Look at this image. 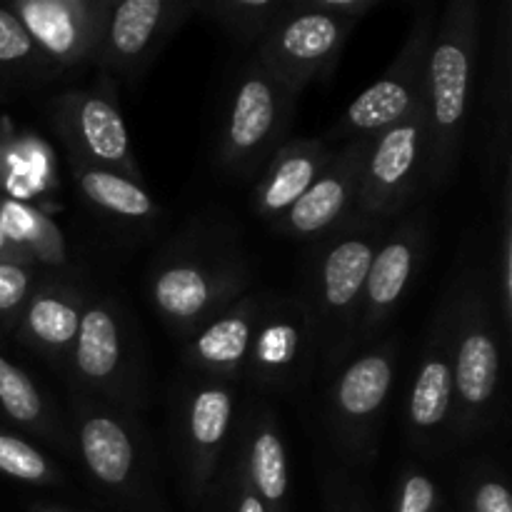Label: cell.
<instances>
[{
	"label": "cell",
	"instance_id": "cell-1",
	"mask_svg": "<svg viewBox=\"0 0 512 512\" xmlns=\"http://www.w3.org/2000/svg\"><path fill=\"white\" fill-rule=\"evenodd\" d=\"M483 43V5L450 0L435 25L425 68L423 108L428 120L423 195L438 193L455 180L468 130L470 98Z\"/></svg>",
	"mask_w": 512,
	"mask_h": 512
},
{
	"label": "cell",
	"instance_id": "cell-2",
	"mask_svg": "<svg viewBox=\"0 0 512 512\" xmlns=\"http://www.w3.org/2000/svg\"><path fill=\"white\" fill-rule=\"evenodd\" d=\"M450 320L455 408L450 440L465 443L495 423L503 383V338L495 283L478 263H465L443 298Z\"/></svg>",
	"mask_w": 512,
	"mask_h": 512
},
{
	"label": "cell",
	"instance_id": "cell-3",
	"mask_svg": "<svg viewBox=\"0 0 512 512\" xmlns=\"http://www.w3.org/2000/svg\"><path fill=\"white\" fill-rule=\"evenodd\" d=\"M253 285V265L228 230L175 240L155 263L148 295L155 313L180 338L223 313Z\"/></svg>",
	"mask_w": 512,
	"mask_h": 512
},
{
	"label": "cell",
	"instance_id": "cell-4",
	"mask_svg": "<svg viewBox=\"0 0 512 512\" xmlns=\"http://www.w3.org/2000/svg\"><path fill=\"white\" fill-rule=\"evenodd\" d=\"M388 225L353 215L318 238L315 245L300 300L308 308L313 323L318 368L323 378L353 358L360 295L375 250L388 235Z\"/></svg>",
	"mask_w": 512,
	"mask_h": 512
},
{
	"label": "cell",
	"instance_id": "cell-5",
	"mask_svg": "<svg viewBox=\"0 0 512 512\" xmlns=\"http://www.w3.org/2000/svg\"><path fill=\"white\" fill-rule=\"evenodd\" d=\"M298 95L290 93L255 55L230 83L215 163L238 180L258 178L270 155L288 140Z\"/></svg>",
	"mask_w": 512,
	"mask_h": 512
},
{
	"label": "cell",
	"instance_id": "cell-6",
	"mask_svg": "<svg viewBox=\"0 0 512 512\" xmlns=\"http://www.w3.org/2000/svg\"><path fill=\"white\" fill-rule=\"evenodd\" d=\"M143 370L123 305L113 295L90 293L63 373L75 393L133 413L145 398Z\"/></svg>",
	"mask_w": 512,
	"mask_h": 512
},
{
	"label": "cell",
	"instance_id": "cell-7",
	"mask_svg": "<svg viewBox=\"0 0 512 512\" xmlns=\"http://www.w3.org/2000/svg\"><path fill=\"white\" fill-rule=\"evenodd\" d=\"M398 368V340H385L328 375L323 425L330 443L348 465H370L378 455Z\"/></svg>",
	"mask_w": 512,
	"mask_h": 512
},
{
	"label": "cell",
	"instance_id": "cell-8",
	"mask_svg": "<svg viewBox=\"0 0 512 512\" xmlns=\"http://www.w3.org/2000/svg\"><path fill=\"white\" fill-rule=\"evenodd\" d=\"M238 423L235 380L203 375L185 385L175 413V455L183 485L193 500H203L218 480Z\"/></svg>",
	"mask_w": 512,
	"mask_h": 512
},
{
	"label": "cell",
	"instance_id": "cell-9",
	"mask_svg": "<svg viewBox=\"0 0 512 512\" xmlns=\"http://www.w3.org/2000/svg\"><path fill=\"white\" fill-rule=\"evenodd\" d=\"M425 148L428 120L423 105L400 123L370 135L353 215L378 223H393L403 215L423 195Z\"/></svg>",
	"mask_w": 512,
	"mask_h": 512
},
{
	"label": "cell",
	"instance_id": "cell-10",
	"mask_svg": "<svg viewBox=\"0 0 512 512\" xmlns=\"http://www.w3.org/2000/svg\"><path fill=\"white\" fill-rule=\"evenodd\" d=\"M355 25L353 20L323 13L313 0H290L278 23L255 45L253 55L300 98L313 80L333 75Z\"/></svg>",
	"mask_w": 512,
	"mask_h": 512
},
{
	"label": "cell",
	"instance_id": "cell-11",
	"mask_svg": "<svg viewBox=\"0 0 512 512\" xmlns=\"http://www.w3.org/2000/svg\"><path fill=\"white\" fill-rule=\"evenodd\" d=\"M435 25H438L435 5H423L415 13L400 53L395 55L388 70L348 105L338 125L330 130V138L345 143L355 138H370L405 120L423 105L425 68L435 38Z\"/></svg>",
	"mask_w": 512,
	"mask_h": 512
},
{
	"label": "cell",
	"instance_id": "cell-12",
	"mask_svg": "<svg viewBox=\"0 0 512 512\" xmlns=\"http://www.w3.org/2000/svg\"><path fill=\"white\" fill-rule=\"evenodd\" d=\"M98 88L63 90L50 100V123L70 153V163L110 170L140 183L143 173L135 160L128 125L120 113L110 78Z\"/></svg>",
	"mask_w": 512,
	"mask_h": 512
},
{
	"label": "cell",
	"instance_id": "cell-13",
	"mask_svg": "<svg viewBox=\"0 0 512 512\" xmlns=\"http://www.w3.org/2000/svg\"><path fill=\"white\" fill-rule=\"evenodd\" d=\"M318 370L310 313L300 295L263 293L243 378L270 393H293Z\"/></svg>",
	"mask_w": 512,
	"mask_h": 512
},
{
	"label": "cell",
	"instance_id": "cell-14",
	"mask_svg": "<svg viewBox=\"0 0 512 512\" xmlns=\"http://www.w3.org/2000/svg\"><path fill=\"white\" fill-rule=\"evenodd\" d=\"M73 415V445L90 478L113 493H138L153 470V455L133 413L75 393Z\"/></svg>",
	"mask_w": 512,
	"mask_h": 512
},
{
	"label": "cell",
	"instance_id": "cell-15",
	"mask_svg": "<svg viewBox=\"0 0 512 512\" xmlns=\"http://www.w3.org/2000/svg\"><path fill=\"white\" fill-rule=\"evenodd\" d=\"M430 243V215L428 205L415 208L405 215L393 230L383 238L370 263L360 295L358 320H355L353 350L373 343L380 330L390 323L395 310L408 295Z\"/></svg>",
	"mask_w": 512,
	"mask_h": 512
},
{
	"label": "cell",
	"instance_id": "cell-16",
	"mask_svg": "<svg viewBox=\"0 0 512 512\" xmlns=\"http://www.w3.org/2000/svg\"><path fill=\"white\" fill-rule=\"evenodd\" d=\"M195 15V0H120L113 3L95 65L105 78L135 83L170 38Z\"/></svg>",
	"mask_w": 512,
	"mask_h": 512
},
{
	"label": "cell",
	"instance_id": "cell-17",
	"mask_svg": "<svg viewBox=\"0 0 512 512\" xmlns=\"http://www.w3.org/2000/svg\"><path fill=\"white\" fill-rule=\"evenodd\" d=\"M8 8L65 75L95 65L113 0H15Z\"/></svg>",
	"mask_w": 512,
	"mask_h": 512
},
{
	"label": "cell",
	"instance_id": "cell-18",
	"mask_svg": "<svg viewBox=\"0 0 512 512\" xmlns=\"http://www.w3.org/2000/svg\"><path fill=\"white\" fill-rule=\"evenodd\" d=\"M455 408L453 355H450V320L448 310L440 303L418 368H415L413 388L405 405V428L410 443L420 450H435L443 438H450Z\"/></svg>",
	"mask_w": 512,
	"mask_h": 512
},
{
	"label": "cell",
	"instance_id": "cell-19",
	"mask_svg": "<svg viewBox=\"0 0 512 512\" xmlns=\"http://www.w3.org/2000/svg\"><path fill=\"white\" fill-rule=\"evenodd\" d=\"M368 143L370 138H355L335 150L315 183L305 190V195L293 208L285 210L275 220L273 228L285 238L318 240L353 218Z\"/></svg>",
	"mask_w": 512,
	"mask_h": 512
},
{
	"label": "cell",
	"instance_id": "cell-20",
	"mask_svg": "<svg viewBox=\"0 0 512 512\" xmlns=\"http://www.w3.org/2000/svg\"><path fill=\"white\" fill-rule=\"evenodd\" d=\"M225 458L240 470L268 512H283L290 495V460L278 415L270 405L245 408Z\"/></svg>",
	"mask_w": 512,
	"mask_h": 512
},
{
	"label": "cell",
	"instance_id": "cell-21",
	"mask_svg": "<svg viewBox=\"0 0 512 512\" xmlns=\"http://www.w3.org/2000/svg\"><path fill=\"white\" fill-rule=\"evenodd\" d=\"M88 298V290L73 280H43L30 293L13 335L63 375Z\"/></svg>",
	"mask_w": 512,
	"mask_h": 512
},
{
	"label": "cell",
	"instance_id": "cell-22",
	"mask_svg": "<svg viewBox=\"0 0 512 512\" xmlns=\"http://www.w3.org/2000/svg\"><path fill=\"white\" fill-rule=\"evenodd\" d=\"M263 293H245L185 338L183 363L210 378L240 380L258 323Z\"/></svg>",
	"mask_w": 512,
	"mask_h": 512
},
{
	"label": "cell",
	"instance_id": "cell-23",
	"mask_svg": "<svg viewBox=\"0 0 512 512\" xmlns=\"http://www.w3.org/2000/svg\"><path fill=\"white\" fill-rule=\"evenodd\" d=\"M333 153L335 148L323 138L285 140L255 178L253 195H250L253 213L268 223H275L285 210L303 198Z\"/></svg>",
	"mask_w": 512,
	"mask_h": 512
},
{
	"label": "cell",
	"instance_id": "cell-24",
	"mask_svg": "<svg viewBox=\"0 0 512 512\" xmlns=\"http://www.w3.org/2000/svg\"><path fill=\"white\" fill-rule=\"evenodd\" d=\"M493 65L485 90L483 118V173L485 183L500 188V178L510 163V100H512V3L505 0L498 10Z\"/></svg>",
	"mask_w": 512,
	"mask_h": 512
},
{
	"label": "cell",
	"instance_id": "cell-25",
	"mask_svg": "<svg viewBox=\"0 0 512 512\" xmlns=\"http://www.w3.org/2000/svg\"><path fill=\"white\" fill-rule=\"evenodd\" d=\"M0 418L23 433L53 445L60 453H73V438L55 405L45 398L33 378L0 355Z\"/></svg>",
	"mask_w": 512,
	"mask_h": 512
},
{
	"label": "cell",
	"instance_id": "cell-26",
	"mask_svg": "<svg viewBox=\"0 0 512 512\" xmlns=\"http://www.w3.org/2000/svg\"><path fill=\"white\" fill-rule=\"evenodd\" d=\"M73 178L85 205L115 223L150 228L160 220V208L153 195L125 175L73 163Z\"/></svg>",
	"mask_w": 512,
	"mask_h": 512
},
{
	"label": "cell",
	"instance_id": "cell-27",
	"mask_svg": "<svg viewBox=\"0 0 512 512\" xmlns=\"http://www.w3.org/2000/svg\"><path fill=\"white\" fill-rule=\"evenodd\" d=\"M290 0H195V13L223 28L238 45H255L270 33Z\"/></svg>",
	"mask_w": 512,
	"mask_h": 512
},
{
	"label": "cell",
	"instance_id": "cell-28",
	"mask_svg": "<svg viewBox=\"0 0 512 512\" xmlns=\"http://www.w3.org/2000/svg\"><path fill=\"white\" fill-rule=\"evenodd\" d=\"M0 78L23 83L28 88L60 78V70L40 53L8 5H0Z\"/></svg>",
	"mask_w": 512,
	"mask_h": 512
},
{
	"label": "cell",
	"instance_id": "cell-29",
	"mask_svg": "<svg viewBox=\"0 0 512 512\" xmlns=\"http://www.w3.org/2000/svg\"><path fill=\"white\" fill-rule=\"evenodd\" d=\"M0 225L15 248L23 250L30 260L63 268L65 265V243L58 225L45 218L30 205L18 203V200H5L0 205Z\"/></svg>",
	"mask_w": 512,
	"mask_h": 512
},
{
	"label": "cell",
	"instance_id": "cell-30",
	"mask_svg": "<svg viewBox=\"0 0 512 512\" xmlns=\"http://www.w3.org/2000/svg\"><path fill=\"white\" fill-rule=\"evenodd\" d=\"M0 473L30 485H58L63 480L58 465L23 435L0 428Z\"/></svg>",
	"mask_w": 512,
	"mask_h": 512
},
{
	"label": "cell",
	"instance_id": "cell-31",
	"mask_svg": "<svg viewBox=\"0 0 512 512\" xmlns=\"http://www.w3.org/2000/svg\"><path fill=\"white\" fill-rule=\"evenodd\" d=\"M500 200V248L498 265H493L495 298L505 335L512 330V168L505 170L498 188Z\"/></svg>",
	"mask_w": 512,
	"mask_h": 512
},
{
	"label": "cell",
	"instance_id": "cell-32",
	"mask_svg": "<svg viewBox=\"0 0 512 512\" xmlns=\"http://www.w3.org/2000/svg\"><path fill=\"white\" fill-rule=\"evenodd\" d=\"M35 288L33 263L0 260V335L13 333Z\"/></svg>",
	"mask_w": 512,
	"mask_h": 512
},
{
	"label": "cell",
	"instance_id": "cell-33",
	"mask_svg": "<svg viewBox=\"0 0 512 512\" xmlns=\"http://www.w3.org/2000/svg\"><path fill=\"white\" fill-rule=\"evenodd\" d=\"M393 512H440L438 483L418 465H405L395 488Z\"/></svg>",
	"mask_w": 512,
	"mask_h": 512
},
{
	"label": "cell",
	"instance_id": "cell-34",
	"mask_svg": "<svg viewBox=\"0 0 512 512\" xmlns=\"http://www.w3.org/2000/svg\"><path fill=\"white\" fill-rule=\"evenodd\" d=\"M468 503L473 512H512L508 485L495 473L475 475L468 488Z\"/></svg>",
	"mask_w": 512,
	"mask_h": 512
},
{
	"label": "cell",
	"instance_id": "cell-35",
	"mask_svg": "<svg viewBox=\"0 0 512 512\" xmlns=\"http://www.w3.org/2000/svg\"><path fill=\"white\" fill-rule=\"evenodd\" d=\"M223 470V485L230 493V505H233V512H268L265 505L260 503V498L255 495V490L250 488L248 480L240 475V470L230 463L228 458L220 465Z\"/></svg>",
	"mask_w": 512,
	"mask_h": 512
},
{
	"label": "cell",
	"instance_id": "cell-36",
	"mask_svg": "<svg viewBox=\"0 0 512 512\" xmlns=\"http://www.w3.org/2000/svg\"><path fill=\"white\" fill-rule=\"evenodd\" d=\"M313 5L323 13L335 15V18L353 20L360 23L373 8H378L380 0H313Z\"/></svg>",
	"mask_w": 512,
	"mask_h": 512
},
{
	"label": "cell",
	"instance_id": "cell-37",
	"mask_svg": "<svg viewBox=\"0 0 512 512\" xmlns=\"http://www.w3.org/2000/svg\"><path fill=\"white\" fill-rule=\"evenodd\" d=\"M35 512H65L60 508H50V505H43V508H35Z\"/></svg>",
	"mask_w": 512,
	"mask_h": 512
},
{
	"label": "cell",
	"instance_id": "cell-38",
	"mask_svg": "<svg viewBox=\"0 0 512 512\" xmlns=\"http://www.w3.org/2000/svg\"><path fill=\"white\" fill-rule=\"evenodd\" d=\"M0 100H3V93H0Z\"/></svg>",
	"mask_w": 512,
	"mask_h": 512
}]
</instances>
